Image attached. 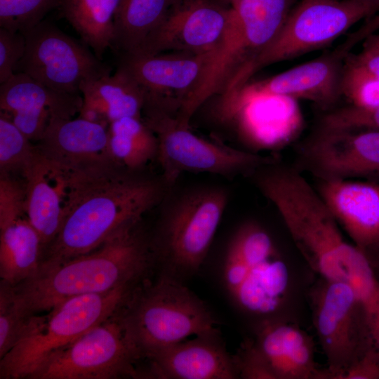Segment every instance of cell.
I'll return each instance as SVG.
<instances>
[{"label":"cell","mask_w":379,"mask_h":379,"mask_svg":"<svg viewBox=\"0 0 379 379\" xmlns=\"http://www.w3.org/2000/svg\"><path fill=\"white\" fill-rule=\"evenodd\" d=\"M70 166L68 209L58 234L42 249L39 268L95 250L126 225L141 220L162 195L159 182L114 161Z\"/></svg>","instance_id":"6da1fadb"},{"label":"cell","mask_w":379,"mask_h":379,"mask_svg":"<svg viewBox=\"0 0 379 379\" xmlns=\"http://www.w3.org/2000/svg\"><path fill=\"white\" fill-rule=\"evenodd\" d=\"M140 222L126 225L92 251L40 267L32 277L12 285L20 310L27 316L41 314L72 297L142 283L156 255Z\"/></svg>","instance_id":"7a4b0ae2"},{"label":"cell","mask_w":379,"mask_h":379,"mask_svg":"<svg viewBox=\"0 0 379 379\" xmlns=\"http://www.w3.org/2000/svg\"><path fill=\"white\" fill-rule=\"evenodd\" d=\"M273 164L258 175L257 184L277 209L297 248L322 278L352 285L367 262L366 254L343 238L317 190L299 171Z\"/></svg>","instance_id":"3957f363"},{"label":"cell","mask_w":379,"mask_h":379,"mask_svg":"<svg viewBox=\"0 0 379 379\" xmlns=\"http://www.w3.org/2000/svg\"><path fill=\"white\" fill-rule=\"evenodd\" d=\"M145 281L122 307L124 321L144 359L189 337L217 335L215 318L188 288L166 275L155 282Z\"/></svg>","instance_id":"277c9868"},{"label":"cell","mask_w":379,"mask_h":379,"mask_svg":"<svg viewBox=\"0 0 379 379\" xmlns=\"http://www.w3.org/2000/svg\"><path fill=\"white\" fill-rule=\"evenodd\" d=\"M138 286L72 297L44 315H32L18 343L0 358V379H29L55 352L116 313Z\"/></svg>","instance_id":"5b68a950"},{"label":"cell","mask_w":379,"mask_h":379,"mask_svg":"<svg viewBox=\"0 0 379 379\" xmlns=\"http://www.w3.org/2000/svg\"><path fill=\"white\" fill-rule=\"evenodd\" d=\"M290 11V0H239L232 6L220 46L200 87L179 112L178 119L189 124L206 100L218 94L270 44Z\"/></svg>","instance_id":"8992f818"},{"label":"cell","mask_w":379,"mask_h":379,"mask_svg":"<svg viewBox=\"0 0 379 379\" xmlns=\"http://www.w3.org/2000/svg\"><path fill=\"white\" fill-rule=\"evenodd\" d=\"M225 286L234 302L253 314L274 313L285 300L289 283L286 263L269 234L254 222L242 225L225 257Z\"/></svg>","instance_id":"52a82bcc"},{"label":"cell","mask_w":379,"mask_h":379,"mask_svg":"<svg viewBox=\"0 0 379 379\" xmlns=\"http://www.w3.org/2000/svg\"><path fill=\"white\" fill-rule=\"evenodd\" d=\"M123 306L55 352L29 379H118L142 376L136 366L144 357L124 321Z\"/></svg>","instance_id":"ba28073f"},{"label":"cell","mask_w":379,"mask_h":379,"mask_svg":"<svg viewBox=\"0 0 379 379\" xmlns=\"http://www.w3.org/2000/svg\"><path fill=\"white\" fill-rule=\"evenodd\" d=\"M375 14L360 0H302L290 11L274 39L228 85L241 86L266 66L324 47L360 20Z\"/></svg>","instance_id":"9c48e42d"},{"label":"cell","mask_w":379,"mask_h":379,"mask_svg":"<svg viewBox=\"0 0 379 379\" xmlns=\"http://www.w3.org/2000/svg\"><path fill=\"white\" fill-rule=\"evenodd\" d=\"M143 121L158 140L157 157L168 183L184 172L221 175L263 167L275 163L272 157L239 150L203 139L175 116L145 105Z\"/></svg>","instance_id":"30bf717a"},{"label":"cell","mask_w":379,"mask_h":379,"mask_svg":"<svg viewBox=\"0 0 379 379\" xmlns=\"http://www.w3.org/2000/svg\"><path fill=\"white\" fill-rule=\"evenodd\" d=\"M313 323L328 363L331 379H340L346 369L370 345L362 331L366 317L354 290L348 284L322 278L311 295Z\"/></svg>","instance_id":"8fae6325"},{"label":"cell","mask_w":379,"mask_h":379,"mask_svg":"<svg viewBox=\"0 0 379 379\" xmlns=\"http://www.w3.org/2000/svg\"><path fill=\"white\" fill-rule=\"evenodd\" d=\"M227 202L222 190L206 189L185 196L166 219L160 240L152 244L176 272L199 270L208 253Z\"/></svg>","instance_id":"7c38bea8"},{"label":"cell","mask_w":379,"mask_h":379,"mask_svg":"<svg viewBox=\"0 0 379 379\" xmlns=\"http://www.w3.org/2000/svg\"><path fill=\"white\" fill-rule=\"evenodd\" d=\"M23 34L26 50L15 73L60 91L79 93L83 82L109 72L94 53L49 22L42 21Z\"/></svg>","instance_id":"4fadbf2b"},{"label":"cell","mask_w":379,"mask_h":379,"mask_svg":"<svg viewBox=\"0 0 379 379\" xmlns=\"http://www.w3.org/2000/svg\"><path fill=\"white\" fill-rule=\"evenodd\" d=\"M216 51L123 54L119 65L144 89L145 105L176 117L200 87Z\"/></svg>","instance_id":"5bb4252c"},{"label":"cell","mask_w":379,"mask_h":379,"mask_svg":"<svg viewBox=\"0 0 379 379\" xmlns=\"http://www.w3.org/2000/svg\"><path fill=\"white\" fill-rule=\"evenodd\" d=\"M232 13L229 0H179L135 54L206 53L218 49Z\"/></svg>","instance_id":"9a60e30c"},{"label":"cell","mask_w":379,"mask_h":379,"mask_svg":"<svg viewBox=\"0 0 379 379\" xmlns=\"http://www.w3.org/2000/svg\"><path fill=\"white\" fill-rule=\"evenodd\" d=\"M300 164L318 180L379 178V131L319 128L300 149Z\"/></svg>","instance_id":"2e32d148"},{"label":"cell","mask_w":379,"mask_h":379,"mask_svg":"<svg viewBox=\"0 0 379 379\" xmlns=\"http://www.w3.org/2000/svg\"><path fill=\"white\" fill-rule=\"evenodd\" d=\"M218 95V117L236 126L254 147L282 146L297 130L298 115L286 102L288 98L255 94L242 86L224 90Z\"/></svg>","instance_id":"e0dca14e"},{"label":"cell","mask_w":379,"mask_h":379,"mask_svg":"<svg viewBox=\"0 0 379 379\" xmlns=\"http://www.w3.org/2000/svg\"><path fill=\"white\" fill-rule=\"evenodd\" d=\"M25 200V181L0 175V280L13 286L35 274L42 251Z\"/></svg>","instance_id":"ac0fdd59"},{"label":"cell","mask_w":379,"mask_h":379,"mask_svg":"<svg viewBox=\"0 0 379 379\" xmlns=\"http://www.w3.org/2000/svg\"><path fill=\"white\" fill-rule=\"evenodd\" d=\"M317 190L354 246L365 254L379 248L378 180H319Z\"/></svg>","instance_id":"d6986e66"},{"label":"cell","mask_w":379,"mask_h":379,"mask_svg":"<svg viewBox=\"0 0 379 379\" xmlns=\"http://www.w3.org/2000/svg\"><path fill=\"white\" fill-rule=\"evenodd\" d=\"M24 181L27 213L43 249L56 236L67 213L71 166L51 160L39 151Z\"/></svg>","instance_id":"ffe728a7"},{"label":"cell","mask_w":379,"mask_h":379,"mask_svg":"<svg viewBox=\"0 0 379 379\" xmlns=\"http://www.w3.org/2000/svg\"><path fill=\"white\" fill-rule=\"evenodd\" d=\"M145 376L167 379H233L239 376L234 357L215 337H195L149 355Z\"/></svg>","instance_id":"44dd1931"},{"label":"cell","mask_w":379,"mask_h":379,"mask_svg":"<svg viewBox=\"0 0 379 379\" xmlns=\"http://www.w3.org/2000/svg\"><path fill=\"white\" fill-rule=\"evenodd\" d=\"M347 54L338 47L328 54L242 86L255 94L300 98L328 105L340 95L343 61Z\"/></svg>","instance_id":"7402d4cb"},{"label":"cell","mask_w":379,"mask_h":379,"mask_svg":"<svg viewBox=\"0 0 379 379\" xmlns=\"http://www.w3.org/2000/svg\"><path fill=\"white\" fill-rule=\"evenodd\" d=\"M36 147L55 161L79 166L113 161L109 150L108 128L80 117L53 116Z\"/></svg>","instance_id":"603a6c76"},{"label":"cell","mask_w":379,"mask_h":379,"mask_svg":"<svg viewBox=\"0 0 379 379\" xmlns=\"http://www.w3.org/2000/svg\"><path fill=\"white\" fill-rule=\"evenodd\" d=\"M277 379H328L327 369L318 368L313 343L291 324L269 321L260 327L255 342Z\"/></svg>","instance_id":"cb8c5ba5"},{"label":"cell","mask_w":379,"mask_h":379,"mask_svg":"<svg viewBox=\"0 0 379 379\" xmlns=\"http://www.w3.org/2000/svg\"><path fill=\"white\" fill-rule=\"evenodd\" d=\"M82 107L94 111L107 126L126 117L142 118L146 102L142 87L123 67L82 83Z\"/></svg>","instance_id":"d4e9b609"},{"label":"cell","mask_w":379,"mask_h":379,"mask_svg":"<svg viewBox=\"0 0 379 379\" xmlns=\"http://www.w3.org/2000/svg\"><path fill=\"white\" fill-rule=\"evenodd\" d=\"M83 98L48 87L26 74L15 73L0 87L1 113L50 111L53 116L72 118L79 112Z\"/></svg>","instance_id":"484cf974"},{"label":"cell","mask_w":379,"mask_h":379,"mask_svg":"<svg viewBox=\"0 0 379 379\" xmlns=\"http://www.w3.org/2000/svg\"><path fill=\"white\" fill-rule=\"evenodd\" d=\"M179 0H120L114 19L112 46L135 54Z\"/></svg>","instance_id":"4316f807"},{"label":"cell","mask_w":379,"mask_h":379,"mask_svg":"<svg viewBox=\"0 0 379 379\" xmlns=\"http://www.w3.org/2000/svg\"><path fill=\"white\" fill-rule=\"evenodd\" d=\"M120 0H60L63 16L101 60L112 46L114 19Z\"/></svg>","instance_id":"83f0119b"},{"label":"cell","mask_w":379,"mask_h":379,"mask_svg":"<svg viewBox=\"0 0 379 379\" xmlns=\"http://www.w3.org/2000/svg\"><path fill=\"white\" fill-rule=\"evenodd\" d=\"M112 161L130 171L144 167L158 152V140L142 118L126 117L108 127Z\"/></svg>","instance_id":"f1b7e54d"},{"label":"cell","mask_w":379,"mask_h":379,"mask_svg":"<svg viewBox=\"0 0 379 379\" xmlns=\"http://www.w3.org/2000/svg\"><path fill=\"white\" fill-rule=\"evenodd\" d=\"M39 150L7 117L0 114V175L24 180Z\"/></svg>","instance_id":"f546056e"},{"label":"cell","mask_w":379,"mask_h":379,"mask_svg":"<svg viewBox=\"0 0 379 379\" xmlns=\"http://www.w3.org/2000/svg\"><path fill=\"white\" fill-rule=\"evenodd\" d=\"M340 94L358 107L379 105V79L355 63L347 54L340 77Z\"/></svg>","instance_id":"4dcf8cb0"},{"label":"cell","mask_w":379,"mask_h":379,"mask_svg":"<svg viewBox=\"0 0 379 379\" xmlns=\"http://www.w3.org/2000/svg\"><path fill=\"white\" fill-rule=\"evenodd\" d=\"M60 0H0V27L25 33L41 22Z\"/></svg>","instance_id":"1f68e13d"},{"label":"cell","mask_w":379,"mask_h":379,"mask_svg":"<svg viewBox=\"0 0 379 379\" xmlns=\"http://www.w3.org/2000/svg\"><path fill=\"white\" fill-rule=\"evenodd\" d=\"M31 316L20 310L12 286L0 280V358L18 343Z\"/></svg>","instance_id":"d6a6232c"},{"label":"cell","mask_w":379,"mask_h":379,"mask_svg":"<svg viewBox=\"0 0 379 379\" xmlns=\"http://www.w3.org/2000/svg\"><path fill=\"white\" fill-rule=\"evenodd\" d=\"M320 128L379 131V105L368 108L349 105L331 111L324 116Z\"/></svg>","instance_id":"836d02e7"},{"label":"cell","mask_w":379,"mask_h":379,"mask_svg":"<svg viewBox=\"0 0 379 379\" xmlns=\"http://www.w3.org/2000/svg\"><path fill=\"white\" fill-rule=\"evenodd\" d=\"M26 50L22 33L0 27V83L6 82L15 74L17 66Z\"/></svg>","instance_id":"e575fe53"},{"label":"cell","mask_w":379,"mask_h":379,"mask_svg":"<svg viewBox=\"0 0 379 379\" xmlns=\"http://www.w3.org/2000/svg\"><path fill=\"white\" fill-rule=\"evenodd\" d=\"M233 357L239 376L246 379H277L255 342H246Z\"/></svg>","instance_id":"d590c367"},{"label":"cell","mask_w":379,"mask_h":379,"mask_svg":"<svg viewBox=\"0 0 379 379\" xmlns=\"http://www.w3.org/2000/svg\"><path fill=\"white\" fill-rule=\"evenodd\" d=\"M0 114L9 119L31 141H39L53 114L50 111L15 112Z\"/></svg>","instance_id":"8d00e7d4"},{"label":"cell","mask_w":379,"mask_h":379,"mask_svg":"<svg viewBox=\"0 0 379 379\" xmlns=\"http://www.w3.org/2000/svg\"><path fill=\"white\" fill-rule=\"evenodd\" d=\"M340 379H379V352L370 343L364 352L343 373Z\"/></svg>","instance_id":"74e56055"},{"label":"cell","mask_w":379,"mask_h":379,"mask_svg":"<svg viewBox=\"0 0 379 379\" xmlns=\"http://www.w3.org/2000/svg\"><path fill=\"white\" fill-rule=\"evenodd\" d=\"M378 29L379 13L370 17L357 31L350 34L341 46L345 50L350 51L353 46L375 34Z\"/></svg>","instance_id":"f35d334b"},{"label":"cell","mask_w":379,"mask_h":379,"mask_svg":"<svg viewBox=\"0 0 379 379\" xmlns=\"http://www.w3.org/2000/svg\"><path fill=\"white\" fill-rule=\"evenodd\" d=\"M347 55L355 63L379 79V51H361L357 55H352L349 53Z\"/></svg>","instance_id":"ab89813d"},{"label":"cell","mask_w":379,"mask_h":379,"mask_svg":"<svg viewBox=\"0 0 379 379\" xmlns=\"http://www.w3.org/2000/svg\"><path fill=\"white\" fill-rule=\"evenodd\" d=\"M370 343L379 352V307L366 317Z\"/></svg>","instance_id":"60d3db41"},{"label":"cell","mask_w":379,"mask_h":379,"mask_svg":"<svg viewBox=\"0 0 379 379\" xmlns=\"http://www.w3.org/2000/svg\"><path fill=\"white\" fill-rule=\"evenodd\" d=\"M364 51H379V34H373L364 40L363 45Z\"/></svg>","instance_id":"b9f144b4"},{"label":"cell","mask_w":379,"mask_h":379,"mask_svg":"<svg viewBox=\"0 0 379 379\" xmlns=\"http://www.w3.org/2000/svg\"><path fill=\"white\" fill-rule=\"evenodd\" d=\"M379 282V248L366 254Z\"/></svg>","instance_id":"7bdbcfd3"},{"label":"cell","mask_w":379,"mask_h":379,"mask_svg":"<svg viewBox=\"0 0 379 379\" xmlns=\"http://www.w3.org/2000/svg\"><path fill=\"white\" fill-rule=\"evenodd\" d=\"M369 5L375 12L379 13V0H360Z\"/></svg>","instance_id":"ee69618b"},{"label":"cell","mask_w":379,"mask_h":379,"mask_svg":"<svg viewBox=\"0 0 379 379\" xmlns=\"http://www.w3.org/2000/svg\"><path fill=\"white\" fill-rule=\"evenodd\" d=\"M229 1H230V4H231L232 6H234L239 2V0H229Z\"/></svg>","instance_id":"f6af8a7d"}]
</instances>
